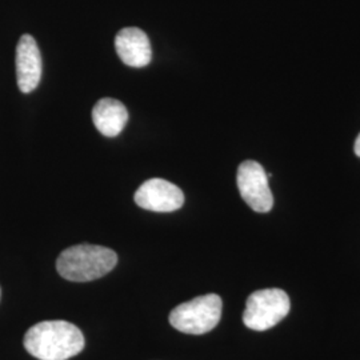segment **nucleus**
<instances>
[{
    "instance_id": "423d86ee",
    "label": "nucleus",
    "mask_w": 360,
    "mask_h": 360,
    "mask_svg": "<svg viewBox=\"0 0 360 360\" xmlns=\"http://www.w3.org/2000/svg\"><path fill=\"white\" fill-rule=\"evenodd\" d=\"M134 199L138 206L154 212H174L184 205V193L179 187L159 178L144 181Z\"/></svg>"
},
{
    "instance_id": "39448f33",
    "label": "nucleus",
    "mask_w": 360,
    "mask_h": 360,
    "mask_svg": "<svg viewBox=\"0 0 360 360\" xmlns=\"http://www.w3.org/2000/svg\"><path fill=\"white\" fill-rule=\"evenodd\" d=\"M238 188L243 200L257 212H269L274 196L269 186V175L257 162L245 160L238 168Z\"/></svg>"
},
{
    "instance_id": "9d476101",
    "label": "nucleus",
    "mask_w": 360,
    "mask_h": 360,
    "mask_svg": "<svg viewBox=\"0 0 360 360\" xmlns=\"http://www.w3.org/2000/svg\"><path fill=\"white\" fill-rule=\"evenodd\" d=\"M354 151H355V154L358 155L360 158V134L358 135V138H356V141H355V146H354Z\"/></svg>"
},
{
    "instance_id": "1a4fd4ad",
    "label": "nucleus",
    "mask_w": 360,
    "mask_h": 360,
    "mask_svg": "<svg viewBox=\"0 0 360 360\" xmlns=\"http://www.w3.org/2000/svg\"><path fill=\"white\" fill-rule=\"evenodd\" d=\"M92 120L102 135L115 138L126 127L129 122V111L122 102L112 98H104L95 104L92 110Z\"/></svg>"
},
{
    "instance_id": "20e7f679",
    "label": "nucleus",
    "mask_w": 360,
    "mask_h": 360,
    "mask_svg": "<svg viewBox=\"0 0 360 360\" xmlns=\"http://www.w3.org/2000/svg\"><path fill=\"white\" fill-rule=\"evenodd\" d=\"M290 297L281 288L259 290L248 296L243 323L254 331H267L275 327L290 312Z\"/></svg>"
},
{
    "instance_id": "9b49d317",
    "label": "nucleus",
    "mask_w": 360,
    "mask_h": 360,
    "mask_svg": "<svg viewBox=\"0 0 360 360\" xmlns=\"http://www.w3.org/2000/svg\"><path fill=\"white\" fill-rule=\"evenodd\" d=\"M0 295H1V291H0Z\"/></svg>"
},
{
    "instance_id": "6e6552de",
    "label": "nucleus",
    "mask_w": 360,
    "mask_h": 360,
    "mask_svg": "<svg viewBox=\"0 0 360 360\" xmlns=\"http://www.w3.org/2000/svg\"><path fill=\"white\" fill-rule=\"evenodd\" d=\"M115 49L120 60L129 67L143 68L153 59V49L146 32L138 27H127L117 32Z\"/></svg>"
},
{
    "instance_id": "7ed1b4c3",
    "label": "nucleus",
    "mask_w": 360,
    "mask_h": 360,
    "mask_svg": "<svg viewBox=\"0 0 360 360\" xmlns=\"http://www.w3.org/2000/svg\"><path fill=\"white\" fill-rule=\"evenodd\" d=\"M221 299L217 294L198 296L171 311L169 323L180 333L203 335L212 331L221 318Z\"/></svg>"
},
{
    "instance_id": "0eeeda50",
    "label": "nucleus",
    "mask_w": 360,
    "mask_h": 360,
    "mask_svg": "<svg viewBox=\"0 0 360 360\" xmlns=\"http://www.w3.org/2000/svg\"><path fill=\"white\" fill-rule=\"evenodd\" d=\"M16 79L19 90L30 94L35 90L41 79V55L38 44L31 35H23L16 47Z\"/></svg>"
},
{
    "instance_id": "f257e3e1",
    "label": "nucleus",
    "mask_w": 360,
    "mask_h": 360,
    "mask_svg": "<svg viewBox=\"0 0 360 360\" xmlns=\"http://www.w3.org/2000/svg\"><path fill=\"white\" fill-rule=\"evenodd\" d=\"M84 336L75 324L47 321L32 326L25 335V347L39 360H68L84 348Z\"/></svg>"
},
{
    "instance_id": "f03ea898",
    "label": "nucleus",
    "mask_w": 360,
    "mask_h": 360,
    "mask_svg": "<svg viewBox=\"0 0 360 360\" xmlns=\"http://www.w3.org/2000/svg\"><path fill=\"white\" fill-rule=\"evenodd\" d=\"M115 251L102 245H77L65 250L56 260V270L70 282H91L115 269Z\"/></svg>"
}]
</instances>
